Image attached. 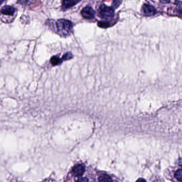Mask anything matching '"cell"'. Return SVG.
Segmentation results:
<instances>
[{
  "label": "cell",
  "instance_id": "1",
  "mask_svg": "<svg viewBox=\"0 0 182 182\" xmlns=\"http://www.w3.org/2000/svg\"><path fill=\"white\" fill-rule=\"evenodd\" d=\"M73 32V23L66 19H59L56 22V33L62 37H66Z\"/></svg>",
  "mask_w": 182,
  "mask_h": 182
},
{
  "label": "cell",
  "instance_id": "2",
  "mask_svg": "<svg viewBox=\"0 0 182 182\" xmlns=\"http://www.w3.org/2000/svg\"><path fill=\"white\" fill-rule=\"evenodd\" d=\"M98 12L101 17L106 19H110L114 16V10L113 8L108 6L105 4H101L100 6Z\"/></svg>",
  "mask_w": 182,
  "mask_h": 182
},
{
  "label": "cell",
  "instance_id": "3",
  "mask_svg": "<svg viewBox=\"0 0 182 182\" xmlns=\"http://www.w3.org/2000/svg\"><path fill=\"white\" fill-rule=\"evenodd\" d=\"M141 11L143 15L148 17L154 16L157 13L156 9L153 6L148 4H143V6H142Z\"/></svg>",
  "mask_w": 182,
  "mask_h": 182
},
{
  "label": "cell",
  "instance_id": "4",
  "mask_svg": "<svg viewBox=\"0 0 182 182\" xmlns=\"http://www.w3.org/2000/svg\"><path fill=\"white\" fill-rule=\"evenodd\" d=\"M81 15L82 17L86 19H93L95 17V12L91 7L87 6L81 11Z\"/></svg>",
  "mask_w": 182,
  "mask_h": 182
},
{
  "label": "cell",
  "instance_id": "5",
  "mask_svg": "<svg viewBox=\"0 0 182 182\" xmlns=\"http://www.w3.org/2000/svg\"><path fill=\"white\" fill-rule=\"evenodd\" d=\"M72 58V55L71 53H67L63 56L62 59L58 58V57L54 56L50 59V62L53 66H57L61 63V62L63 60H69L70 59Z\"/></svg>",
  "mask_w": 182,
  "mask_h": 182
},
{
  "label": "cell",
  "instance_id": "6",
  "mask_svg": "<svg viewBox=\"0 0 182 182\" xmlns=\"http://www.w3.org/2000/svg\"><path fill=\"white\" fill-rule=\"evenodd\" d=\"M16 11V10L14 7L10 6H5L1 10L0 13L3 16H14Z\"/></svg>",
  "mask_w": 182,
  "mask_h": 182
},
{
  "label": "cell",
  "instance_id": "7",
  "mask_svg": "<svg viewBox=\"0 0 182 182\" xmlns=\"http://www.w3.org/2000/svg\"><path fill=\"white\" fill-rule=\"evenodd\" d=\"M85 172V167L84 165L79 164L75 165L72 169L73 175L76 177L82 176Z\"/></svg>",
  "mask_w": 182,
  "mask_h": 182
},
{
  "label": "cell",
  "instance_id": "8",
  "mask_svg": "<svg viewBox=\"0 0 182 182\" xmlns=\"http://www.w3.org/2000/svg\"><path fill=\"white\" fill-rule=\"evenodd\" d=\"M79 0H63L62 1V9L66 10L75 6L78 3Z\"/></svg>",
  "mask_w": 182,
  "mask_h": 182
},
{
  "label": "cell",
  "instance_id": "9",
  "mask_svg": "<svg viewBox=\"0 0 182 182\" xmlns=\"http://www.w3.org/2000/svg\"><path fill=\"white\" fill-rule=\"evenodd\" d=\"M99 182H113L111 177L107 174H102L98 178Z\"/></svg>",
  "mask_w": 182,
  "mask_h": 182
},
{
  "label": "cell",
  "instance_id": "10",
  "mask_svg": "<svg viewBox=\"0 0 182 182\" xmlns=\"http://www.w3.org/2000/svg\"><path fill=\"white\" fill-rule=\"evenodd\" d=\"M182 169H179L175 173V175H174L175 177L180 182H182Z\"/></svg>",
  "mask_w": 182,
  "mask_h": 182
},
{
  "label": "cell",
  "instance_id": "11",
  "mask_svg": "<svg viewBox=\"0 0 182 182\" xmlns=\"http://www.w3.org/2000/svg\"><path fill=\"white\" fill-rule=\"evenodd\" d=\"M98 25L101 28H107L110 26V23L106 21H100L98 23Z\"/></svg>",
  "mask_w": 182,
  "mask_h": 182
},
{
  "label": "cell",
  "instance_id": "12",
  "mask_svg": "<svg viewBox=\"0 0 182 182\" xmlns=\"http://www.w3.org/2000/svg\"><path fill=\"white\" fill-rule=\"evenodd\" d=\"M120 4V1L119 0H113V3H112V6H113V8L116 9L118 7V6Z\"/></svg>",
  "mask_w": 182,
  "mask_h": 182
},
{
  "label": "cell",
  "instance_id": "13",
  "mask_svg": "<svg viewBox=\"0 0 182 182\" xmlns=\"http://www.w3.org/2000/svg\"><path fill=\"white\" fill-rule=\"evenodd\" d=\"M75 182H89V181L87 178H81L77 180Z\"/></svg>",
  "mask_w": 182,
  "mask_h": 182
},
{
  "label": "cell",
  "instance_id": "14",
  "mask_svg": "<svg viewBox=\"0 0 182 182\" xmlns=\"http://www.w3.org/2000/svg\"><path fill=\"white\" fill-rule=\"evenodd\" d=\"M136 182H146V181L145 179L141 178H139L138 179H137Z\"/></svg>",
  "mask_w": 182,
  "mask_h": 182
},
{
  "label": "cell",
  "instance_id": "15",
  "mask_svg": "<svg viewBox=\"0 0 182 182\" xmlns=\"http://www.w3.org/2000/svg\"><path fill=\"white\" fill-rule=\"evenodd\" d=\"M162 3H168L171 2V0H160Z\"/></svg>",
  "mask_w": 182,
  "mask_h": 182
},
{
  "label": "cell",
  "instance_id": "16",
  "mask_svg": "<svg viewBox=\"0 0 182 182\" xmlns=\"http://www.w3.org/2000/svg\"><path fill=\"white\" fill-rule=\"evenodd\" d=\"M6 0H0V6Z\"/></svg>",
  "mask_w": 182,
  "mask_h": 182
}]
</instances>
